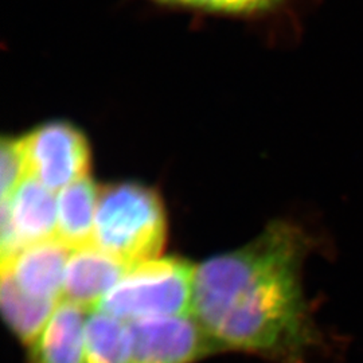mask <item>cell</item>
Segmentation results:
<instances>
[{
    "label": "cell",
    "instance_id": "obj_1",
    "mask_svg": "<svg viewBox=\"0 0 363 363\" xmlns=\"http://www.w3.org/2000/svg\"><path fill=\"white\" fill-rule=\"evenodd\" d=\"M311 244L298 225L274 220L245 247L195 268L191 315L216 351L310 361L322 346L301 281Z\"/></svg>",
    "mask_w": 363,
    "mask_h": 363
},
{
    "label": "cell",
    "instance_id": "obj_2",
    "mask_svg": "<svg viewBox=\"0 0 363 363\" xmlns=\"http://www.w3.org/2000/svg\"><path fill=\"white\" fill-rule=\"evenodd\" d=\"M166 241L167 216L156 190L136 182H117L100 189L94 247L135 267L159 259Z\"/></svg>",
    "mask_w": 363,
    "mask_h": 363
},
{
    "label": "cell",
    "instance_id": "obj_3",
    "mask_svg": "<svg viewBox=\"0 0 363 363\" xmlns=\"http://www.w3.org/2000/svg\"><path fill=\"white\" fill-rule=\"evenodd\" d=\"M195 268L181 257L151 259L135 267L96 310L125 322L191 315Z\"/></svg>",
    "mask_w": 363,
    "mask_h": 363
},
{
    "label": "cell",
    "instance_id": "obj_4",
    "mask_svg": "<svg viewBox=\"0 0 363 363\" xmlns=\"http://www.w3.org/2000/svg\"><path fill=\"white\" fill-rule=\"evenodd\" d=\"M27 174L50 191L65 189L91 169V147L85 135L67 121H50L19 138Z\"/></svg>",
    "mask_w": 363,
    "mask_h": 363
},
{
    "label": "cell",
    "instance_id": "obj_5",
    "mask_svg": "<svg viewBox=\"0 0 363 363\" xmlns=\"http://www.w3.org/2000/svg\"><path fill=\"white\" fill-rule=\"evenodd\" d=\"M133 363H195L216 352L193 315L128 322Z\"/></svg>",
    "mask_w": 363,
    "mask_h": 363
},
{
    "label": "cell",
    "instance_id": "obj_6",
    "mask_svg": "<svg viewBox=\"0 0 363 363\" xmlns=\"http://www.w3.org/2000/svg\"><path fill=\"white\" fill-rule=\"evenodd\" d=\"M72 249L58 238L27 247L9 261H1V269L11 274L13 281L33 298L61 301L67 259Z\"/></svg>",
    "mask_w": 363,
    "mask_h": 363
},
{
    "label": "cell",
    "instance_id": "obj_7",
    "mask_svg": "<svg viewBox=\"0 0 363 363\" xmlns=\"http://www.w3.org/2000/svg\"><path fill=\"white\" fill-rule=\"evenodd\" d=\"M130 267L91 245L72 250L66 264L62 300L86 308L96 307L130 271Z\"/></svg>",
    "mask_w": 363,
    "mask_h": 363
},
{
    "label": "cell",
    "instance_id": "obj_8",
    "mask_svg": "<svg viewBox=\"0 0 363 363\" xmlns=\"http://www.w3.org/2000/svg\"><path fill=\"white\" fill-rule=\"evenodd\" d=\"M1 211L11 222L21 252L27 247L57 238L58 203L54 193L33 177H27Z\"/></svg>",
    "mask_w": 363,
    "mask_h": 363
},
{
    "label": "cell",
    "instance_id": "obj_9",
    "mask_svg": "<svg viewBox=\"0 0 363 363\" xmlns=\"http://www.w3.org/2000/svg\"><path fill=\"white\" fill-rule=\"evenodd\" d=\"M85 310L62 300L30 347V363H85Z\"/></svg>",
    "mask_w": 363,
    "mask_h": 363
},
{
    "label": "cell",
    "instance_id": "obj_10",
    "mask_svg": "<svg viewBox=\"0 0 363 363\" xmlns=\"http://www.w3.org/2000/svg\"><path fill=\"white\" fill-rule=\"evenodd\" d=\"M99 191L88 175L66 186L57 196V238L72 250L93 244Z\"/></svg>",
    "mask_w": 363,
    "mask_h": 363
},
{
    "label": "cell",
    "instance_id": "obj_11",
    "mask_svg": "<svg viewBox=\"0 0 363 363\" xmlns=\"http://www.w3.org/2000/svg\"><path fill=\"white\" fill-rule=\"evenodd\" d=\"M61 301L27 295L16 286L11 274L6 269H1L0 304L4 322L11 330L13 337L28 349L42 334Z\"/></svg>",
    "mask_w": 363,
    "mask_h": 363
},
{
    "label": "cell",
    "instance_id": "obj_12",
    "mask_svg": "<svg viewBox=\"0 0 363 363\" xmlns=\"http://www.w3.org/2000/svg\"><path fill=\"white\" fill-rule=\"evenodd\" d=\"M85 363H133L130 323L93 310L85 322Z\"/></svg>",
    "mask_w": 363,
    "mask_h": 363
},
{
    "label": "cell",
    "instance_id": "obj_13",
    "mask_svg": "<svg viewBox=\"0 0 363 363\" xmlns=\"http://www.w3.org/2000/svg\"><path fill=\"white\" fill-rule=\"evenodd\" d=\"M0 190L1 202L9 201L18 190L21 183L28 177L26 159L22 150L21 139L4 136L0 145Z\"/></svg>",
    "mask_w": 363,
    "mask_h": 363
},
{
    "label": "cell",
    "instance_id": "obj_14",
    "mask_svg": "<svg viewBox=\"0 0 363 363\" xmlns=\"http://www.w3.org/2000/svg\"><path fill=\"white\" fill-rule=\"evenodd\" d=\"M163 4L202 10L208 13L245 15L265 11L281 0H156Z\"/></svg>",
    "mask_w": 363,
    "mask_h": 363
}]
</instances>
